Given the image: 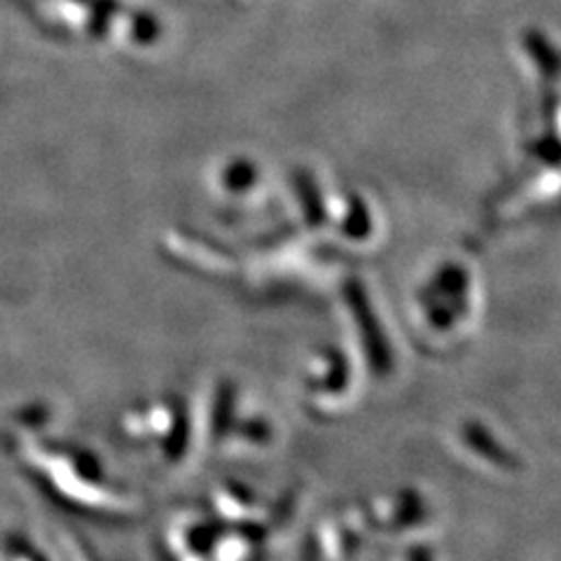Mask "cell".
Here are the masks:
<instances>
[{"label":"cell","instance_id":"cell-1","mask_svg":"<svg viewBox=\"0 0 561 561\" xmlns=\"http://www.w3.org/2000/svg\"><path fill=\"white\" fill-rule=\"evenodd\" d=\"M84 5L90 8V31L94 35H103L108 31L111 20L122 8L119 0H87Z\"/></svg>","mask_w":561,"mask_h":561},{"label":"cell","instance_id":"cell-2","mask_svg":"<svg viewBox=\"0 0 561 561\" xmlns=\"http://www.w3.org/2000/svg\"><path fill=\"white\" fill-rule=\"evenodd\" d=\"M131 35H134L136 43H144V45L154 43L157 35H160V24H157L152 14L138 12L134 16V22H131Z\"/></svg>","mask_w":561,"mask_h":561},{"label":"cell","instance_id":"cell-3","mask_svg":"<svg viewBox=\"0 0 561 561\" xmlns=\"http://www.w3.org/2000/svg\"><path fill=\"white\" fill-rule=\"evenodd\" d=\"M76 3H80V5H84V3H87V0H76Z\"/></svg>","mask_w":561,"mask_h":561}]
</instances>
